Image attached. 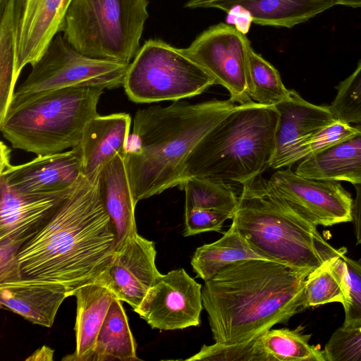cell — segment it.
Masks as SVG:
<instances>
[{"label": "cell", "instance_id": "obj_1", "mask_svg": "<svg viewBox=\"0 0 361 361\" xmlns=\"http://www.w3.org/2000/svg\"><path fill=\"white\" fill-rule=\"evenodd\" d=\"M100 168L82 175L49 219L20 246L21 279L61 284L71 296L110 264L116 235L101 199Z\"/></svg>", "mask_w": 361, "mask_h": 361}, {"label": "cell", "instance_id": "obj_5", "mask_svg": "<svg viewBox=\"0 0 361 361\" xmlns=\"http://www.w3.org/2000/svg\"><path fill=\"white\" fill-rule=\"evenodd\" d=\"M278 119L275 106L237 104L193 148L183 182L198 177L243 185L260 176L269 168Z\"/></svg>", "mask_w": 361, "mask_h": 361}, {"label": "cell", "instance_id": "obj_32", "mask_svg": "<svg viewBox=\"0 0 361 361\" xmlns=\"http://www.w3.org/2000/svg\"><path fill=\"white\" fill-rule=\"evenodd\" d=\"M336 94L330 106L342 121L361 124V60L355 70L336 87Z\"/></svg>", "mask_w": 361, "mask_h": 361}, {"label": "cell", "instance_id": "obj_11", "mask_svg": "<svg viewBox=\"0 0 361 361\" xmlns=\"http://www.w3.org/2000/svg\"><path fill=\"white\" fill-rule=\"evenodd\" d=\"M268 180L291 209L315 226L353 221L354 200L338 181L302 177L290 166Z\"/></svg>", "mask_w": 361, "mask_h": 361}, {"label": "cell", "instance_id": "obj_6", "mask_svg": "<svg viewBox=\"0 0 361 361\" xmlns=\"http://www.w3.org/2000/svg\"><path fill=\"white\" fill-rule=\"evenodd\" d=\"M104 90L71 87L37 95L8 110L0 121L1 132L13 148L37 156L76 147L86 123L99 114Z\"/></svg>", "mask_w": 361, "mask_h": 361}, {"label": "cell", "instance_id": "obj_13", "mask_svg": "<svg viewBox=\"0 0 361 361\" xmlns=\"http://www.w3.org/2000/svg\"><path fill=\"white\" fill-rule=\"evenodd\" d=\"M279 113L275 147L269 168L290 166L306 157L312 137L338 120L330 106L310 103L295 90L274 105Z\"/></svg>", "mask_w": 361, "mask_h": 361}, {"label": "cell", "instance_id": "obj_36", "mask_svg": "<svg viewBox=\"0 0 361 361\" xmlns=\"http://www.w3.org/2000/svg\"><path fill=\"white\" fill-rule=\"evenodd\" d=\"M358 133L353 125L337 120L317 133L307 143L306 157L328 149Z\"/></svg>", "mask_w": 361, "mask_h": 361}, {"label": "cell", "instance_id": "obj_20", "mask_svg": "<svg viewBox=\"0 0 361 361\" xmlns=\"http://www.w3.org/2000/svg\"><path fill=\"white\" fill-rule=\"evenodd\" d=\"M99 191L115 229L116 247L137 233L135 216L137 202L133 193L123 153L116 154L101 166Z\"/></svg>", "mask_w": 361, "mask_h": 361}, {"label": "cell", "instance_id": "obj_22", "mask_svg": "<svg viewBox=\"0 0 361 361\" xmlns=\"http://www.w3.org/2000/svg\"><path fill=\"white\" fill-rule=\"evenodd\" d=\"M74 295L77 299L75 350L63 360L90 361L99 330L116 297L109 288L97 281L81 286Z\"/></svg>", "mask_w": 361, "mask_h": 361}, {"label": "cell", "instance_id": "obj_15", "mask_svg": "<svg viewBox=\"0 0 361 361\" xmlns=\"http://www.w3.org/2000/svg\"><path fill=\"white\" fill-rule=\"evenodd\" d=\"M11 149L1 142L0 175L21 193H46L73 186L83 175L79 147L61 152L37 156L20 165H12Z\"/></svg>", "mask_w": 361, "mask_h": 361}, {"label": "cell", "instance_id": "obj_27", "mask_svg": "<svg viewBox=\"0 0 361 361\" xmlns=\"http://www.w3.org/2000/svg\"><path fill=\"white\" fill-rule=\"evenodd\" d=\"M298 327L269 329L259 336L267 361H326L323 350L309 343L310 334Z\"/></svg>", "mask_w": 361, "mask_h": 361}, {"label": "cell", "instance_id": "obj_2", "mask_svg": "<svg viewBox=\"0 0 361 361\" xmlns=\"http://www.w3.org/2000/svg\"><path fill=\"white\" fill-rule=\"evenodd\" d=\"M309 272L265 259L226 266L204 281L203 307L215 342L253 339L304 310Z\"/></svg>", "mask_w": 361, "mask_h": 361}, {"label": "cell", "instance_id": "obj_8", "mask_svg": "<svg viewBox=\"0 0 361 361\" xmlns=\"http://www.w3.org/2000/svg\"><path fill=\"white\" fill-rule=\"evenodd\" d=\"M215 84L181 49L149 39L130 63L123 87L132 102L153 103L197 96Z\"/></svg>", "mask_w": 361, "mask_h": 361}, {"label": "cell", "instance_id": "obj_29", "mask_svg": "<svg viewBox=\"0 0 361 361\" xmlns=\"http://www.w3.org/2000/svg\"><path fill=\"white\" fill-rule=\"evenodd\" d=\"M345 249L327 262L338 279L345 295L342 326H361V264L345 255Z\"/></svg>", "mask_w": 361, "mask_h": 361}, {"label": "cell", "instance_id": "obj_24", "mask_svg": "<svg viewBox=\"0 0 361 361\" xmlns=\"http://www.w3.org/2000/svg\"><path fill=\"white\" fill-rule=\"evenodd\" d=\"M24 0H0V121L14 94L19 27Z\"/></svg>", "mask_w": 361, "mask_h": 361}, {"label": "cell", "instance_id": "obj_12", "mask_svg": "<svg viewBox=\"0 0 361 361\" xmlns=\"http://www.w3.org/2000/svg\"><path fill=\"white\" fill-rule=\"evenodd\" d=\"M202 289L184 269H174L157 280L134 311L152 329L197 326L203 307Z\"/></svg>", "mask_w": 361, "mask_h": 361}, {"label": "cell", "instance_id": "obj_19", "mask_svg": "<svg viewBox=\"0 0 361 361\" xmlns=\"http://www.w3.org/2000/svg\"><path fill=\"white\" fill-rule=\"evenodd\" d=\"M69 296L59 283L23 279L0 283L1 307L45 327L53 325L60 305Z\"/></svg>", "mask_w": 361, "mask_h": 361}, {"label": "cell", "instance_id": "obj_10", "mask_svg": "<svg viewBox=\"0 0 361 361\" xmlns=\"http://www.w3.org/2000/svg\"><path fill=\"white\" fill-rule=\"evenodd\" d=\"M182 51L224 86L233 102H251L248 94L249 59L252 49L246 35L227 24L214 25Z\"/></svg>", "mask_w": 361, "mask_h": 361}, {"label": "cell", "instance_id": "obj_35", "mask_svg": "<svg viewBox=\"0 0 361 361\" xmlns=\"http://www.w3.org/2000/svg\"><path fill=\"white\" fill-rule=\"evenodd\" d=\"M233 216V214L208 209H193L185 213V237L209 232L221 231L224 222Z\"/></svg>", "mask_w": 361, "mask_h": 361}, {"label": "cell", "instance_id": "obj_38", "mask_svg": "<svg viewBox=\"0 0 361 361\" xmlns=\"http://www.w3.org/2000/svg\"><path fill=\"white\" fill-rule=\"evenodd\" d=\"M361 133V124L353 125ZM356 197L353 203V219L357 244H361V185H355Z\"/></svg>", "mask_w": 361, "mask_h": 361}, {"label": "cell", "instance_id": "obj_34", "mask_svg": "<svg viewBox=\"0 0 361 361\" xmlns=\"http://www.w3.org/2000/svg\"><path fill=\"white\" fill-rule=\"evenodd\" d=\"M323 351L326 361H361V326L338 328Z\"/></svg>", "mask_w": 361, "mask_h": 361}, {"label": "cell", "instance_id": "obj_17", "mask_svg": "<svg viewBox=\"0 0 361 361\" xmlns=\"http://www.w3.org/2000/svg\"><path fill=\"white\" fill-rule=\"evenodd\" d=\"M72 0H24L19 27L16 77L27 64L33 66L62 32Z\"/></svg>", "mask_w": 361, "mask_h": 361}, {"label": "cell", "instance_id": "obj_25", "mask_svg": "<svg viewBox=\"0 0 361 361\" xmlns=\"http://www.w3.org/2000/svg\"><path fill=\"white\" fill-rule=\"evenodd\" d=\"M250 259L263 258L252 249L232 223L220 239L198 247L190 263L193 271L205 281L226 266Z\"/></svg>", "mask_w": 361, "mask_h": 361}, {"label": "cell", "instance_id": "obj_30", "mask_svg": "<svg viewBox=\"0 0 361 361\" xmlns=\"http://www.w3.org/2000/svg\"><path fill=\"white\" fill-rule=\"evenodd\" d=\"M279 71L252 49L249 59L248 94L250 99L264 105L274 106L289 94Z\"/></svg>", "mask_w": 361, "mask_h": 361}, {"label": "cell", "instance_id": "obj_18", "mask_svg": "<svg viewBox=\"0 0 361 361\" xmlns=\"http://www.w3.org/2000/svg\"><path fill=\"white\" fill-rule=\"evenodd\" d=\"M336 5L338 0H190L185 6L240 9L256 24L290 28Z\"/></svg>", "mask_w": 361, "mask_h": 361}, {"label": "cell", "instance_id": "obj_14", "mask_svg": "<svg viewBox=\"0 0 361 361\" xmlns=\"http://www.w3.org/2000/svg\"><path fill=\"white\" fill-rule=\"evenodd\" d=\"M156 255L154 242L136 233L115 248L110 264L96 281L135 310L162 275L156 266Z\"/></svg>", "mask_w": 361, "mask_h": 361}, {"label": "cell", "instance_id": "obj_40", "mask_svg": "<svg viewBox=\"0 0 361 361\" xmlns=\"http://www.w3.org/2000/svg\"><path fill=\"white\" fill-rule=\"evenodd\" d=\"M338 5H344L350 7L361 6V0H338Z\"/></svg>", "mask_w": 361, "mask_h": 361}, {"label": "cell", "instance_id": "obj_4", "mask_svg": "<svg viewBox=\"0 0 361 361\" xmlns=\"http://www.w3.org/2000/svg\"><path fill=\"white\" fill-rule=\"evenodd\" d=\"M232 223L263 259L312 272L341 252L260 176L243 185Z\"/></svg>", "mask_w": 361, "mask_h": 361}, {"label": "cell", "instance_id": "obj_39", "mask_svg": "<svg viewBox=\"0 0 361 361\" xmlns=\"http://www.w3.org/2000/svg\"><path fill=\"white\" fill-rule=\"evenodd\" d=\"M54 355V350L46 345L42 346L37 349L30 357L26 358V360L32 361H41V360H52Z\"/></svg>", "mask_w": 361, "mask_h": 361}, {"label": "cell", "instance_id": "obj_3", "mask_svg": "<svg viewBox=\"0 0 361 361\" xmlns=\"http://www.w3.org/2000/svg\"><path fill=\"white\" fill-rule=\"evenodd\" d=\"M236 106L229 99L138 109L123 153L135 201L179 187L193 148Z\"/></svg>", "mask_w": 361, "mask_h": 361}, {"label": "cell", "instance_id": "obj_33", "mask_svg": "<svg viewBox=\"0 0 361 361\" xmlns=\"http://www.w3.org/2000/svg\"><path fill=\"white\" fill-rule=\"evenodd\" d=\"M188 361H267L262 349L259 336L250 341L225 344L203 345L198 353L185 359Z\"/></svg>", "mask_w": 361, "mask_h": 361}, {"label": "cell", "instance_id": "obj_37", "mask_svg": "<svg viewBox=\"0 0 361 361\" xmlns=\"http://www.w3.org/2000/svg\"><path fill=\"white\" fill-rule=\"evenodd\" d=\"M20 246L0 240V283L20 279L17 252Z\"/></svg>", "mask_w": 361, "mask_h": 361}, {"label": "cell", "instance_id": "obj_7", "mask_svg": "<svg viewBox=\"0 0 361 361\" xmlns=\"http://www.w3.org/2000/svg\"><path fill=\"white\" fill-rule=\"evenodd\" d=\"M148 0H72L64 38L90 57L128 63L140 49Z\"/></svg>", "mask_w": 361, "mask_h": 361}, {"label": "cell", "instance_id": "obj_21", "mask_svg": "<svg viewBox=\"0 0 361 361\" xmlns=\"http://www.w3.org/2000/svg\"><path fill=\"white\" fill-rule=\"evenodd\" d=\"M130 125L131 117L126 113L98 114L86 123L78 146L83 175L92 173L116 154L124 153Z\"/></svg>", "mask_w": 361, "mask_h": 361}, {"label": "cell", "instance_id": "obj_23", "mask_svg": "<svg viewBox=\"0 0 361 361\" xmlns=\"http://www.w3.org/2000/svg\"><path fill=\"white\" fill-rule=\"evenodd\" d=\"M295 172L302 177L361 185V133L302 159Z\"/></svg>", "mask_w": 361, "mask_h": 361}, {"label": "cell", "instance_id": "obj_31", "mask_svg": "<svg viewBox=\"0 0 361 361\" xmlns=\"http://www.w3.org/2000/svg\"><path fill=\"white\" fill-rule=\"evenodd\" d=\"M327 262L307 276L303 290V309L330 302L343 304L345 302L341 283Z\"/></svg>", "mask_w": 361, "mask_h": 361}, {"label": "cell", "instance_id": "obj_26", "mask_svg": "<svg viewBox=\"0 0 361 361\" xmlns=\"http://www.w3.org/2000/svg\"><path fill=\"white\" fill-rule=\"evenodd\" d=\"M136 342L122 301L115 298L98 334L90 361L138 360Z\"/></svg>", "mask_w": 361, "mask_h": 361}, {"label": "cell", "instance_id": "obj_28", "mask_svg": "<svg viewBox=\"0 0 361 361\" xmlns=\"http://www.w3.org/2000/svg\"><path fill=\"white\" fill-rule=\"evenodd\" d=\"M179 188L185 193V212L208 209L234 214L238 204V197L231 184L221 181L192 177L185 179Z\"/></svg>", "mask_w": 361, "mask_h": 361}, {"label": "cell", "instance_id": "obj_9", "mask_svg": "<svg viewBox=\"0 0 361 361\" xmlns=\"http://www.w3.org/2000/svg\"><path fill=\"white\" fill-rule=\"evenodd\" d=\"M128 63L88 56L57 35L14 92L8 109L43 93L71 87L123 86Z\"/></svg>", "mask_w": 361, "mask_h": 361}, {"label": "cell", "instance_id": "obj_16", "mask_svg": "<svg viewBox=\"0 0 361 361\" xmlns=\"http://www.w3.org/2000/svg\"><path fill=\"white\" fill-rule=\"evenodd\" d=\"M75 185L56 192L26 194L12 189L0 175V240L20 246L49 219Z\"/></svg>", "mask_w": 361, "mask_h": 361}]
</instances>
